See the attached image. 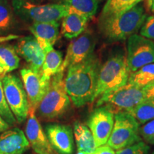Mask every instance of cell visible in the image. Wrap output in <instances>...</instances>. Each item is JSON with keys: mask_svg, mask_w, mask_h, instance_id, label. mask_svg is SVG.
I'll use <instances>...</instances> for the list:
<instances>
[{"mask_svg": "<svg viewBox=\"0 0 154 154\" xmlns=\"http://www.w3.org/2000/svg\"><path fill=\"white\" fill-rule=\"evenodd\" d=\"M101 65L99 58L93 54L67 69L65 89L75 106L82 107L94 101Z\"/></svg>", "mask_w": 154, "mask_h": 154, "instance_id": "6da1fadb", "label": "cell"}, {"mask_svg": "<svg viewBox=\"0 0 154 154\" xmlns=\"http://www.w3.org/2000/svg\"><path fill=\"white\" fill-rule=\"evenodd\" d=\"M147 17L143 6L138 4L124 14L100 17L99 28L108 42H123L141 29Z\"/></svg>", "mask_w": 154, "mask_h": 154, "instance_id": "7a4b0ae2", "label": "cell"}, {"mask_svg": "<svg viewBox=\"0 0 154 154\" xmlns=\"http://www.w3.org/2000/svg\"><path fill=\"white\" fill-rule=\"evenodd\" d=\"M64 72H58L51 78L49 88L36 108L35 113L44 120L58 119L71 106V99L64 86Z\"/></svg>", "mask_w": 154, "mask_h": 154, "instance_id": "3957f363", "label": "cell"}, {"mask_svg": "<svg viewBox=\"0 0 154 154\" xmlns=\"http://www.w3.org/2000/svg\"><path fill=\"white\" fill-rule=\"evenodd\" d=\"M129 75L126 55L123 51L113 53L101 65L94 101L106 92L126 84Z\"/></svg>", "mask_w": 154, "mask_h": 154, "instance_id": "277c9868", "label": "cell"}, {"mask_svg": "<svg viewBox=\"0 0 154 154\" xmlns=\"http://www.w3.org/2000/svg\"><path fill=\"white\" fill-rule=\"evenodd\" d=\"M98 99L96 107L105 106L113 114L128 112L146 100L143 88L130 83L106 92Z\"/></svg>", "mask_w": 154, "mask_h": 154, "instance_id": "5b68a950", "label": "cell"}, {"mask_svg": "<svg viewBox=\"0 0 154 154\" xmlns=\"http://www.w3.org/2000/svg\"><path fill=\"white\" fill-rule=\"evenodd\" d=\"M12 7L15 14L33 23L59 22L69 14L61 3L36 5L25 0H13Z\"/></svg>", "mask_w": 154, "mask_h": 154, "instance_id": "8992f818", "label": "cell"}, {"mask_svg": "<svg viewBox=\"0 0 154 154\" xmlns=\"http://www.w3.org/2000/svg\"><path fill=\"white\" fill-rule=\"evenodd\" d=\"M139 129L140 123L130 113H116L113 130L106 144L116 151L131 146L142 140Z\"/></svg>", "mask_w": 154, "mask_h": 154, "instance_id": "52a82bcc", "label": "cell"}, {"mask_svg": "<svg viewBox=\"0 0 154 154\" xmlns=\"http://www.w3.org/2000/svg\"><path fill=\"white\" fill-rule=\"evenodd\" d=\"M2 84L6 100L17 122L23 123L28 118L30 110L28 96L24 84L14 74L5 75Z\"/></svg>", "mask_w": 154, "mask_h": 154, "instance_id": "ba28073f", "label": "cell"}, {"mask_svg": "<svg viewBox=\"0 0 154 154\" xmlns=\"http://www.w3.org/2000/svg\"><path fill=\"white\" fill-rule=\"evenodd\" d=\"M126 60L130 73L154 63V41L139 34H134L127 42Z\"/></svg>", "mask_w": 154, "mask_h": 154, "instance_id": "9c48e42d", "label": "cell"}, {"mask_svg": "<svg viewBox=\"0 0 154 154\" xmlns=\"http://www.w3.org/2000/svg\"><path fill=\"white\" fill-rule=\"evenodd\" d=\"M96 44L95 35L89 29H86L78 37L74 38L67 48L59 72H64L69 66L82 62L93 54Z\"/></svg>", "mask_w": 154, "mask_h": 154, "instance_id": "30bf717a", "label": "cell"}, {"mask_svg": "<svg viewBox=\"0 0 154 154\" xmlns=\"http://www.w3.org/2000/svg\"><path fill=\"white\" fill-rule=\"evenodd\" d=\"M88 127L93 134L96 148L107 143L114 124V114L105 106H99L91 113Z\"/></svg>", "mask_w": 154, "mask_h": 154, "instance_id": "8fae6325", "label": "cell"}, {"mask_svg": "<svg viewBox=\"0 0 154 154\" xmlns=\"http://www.w3.org/2000/svg\"><path fill=\"white\" fill-rule=\"evenodd\" d=\"M20 74L28 96L30 109L36 111L38 105L47 93L51 80L43 79L40 72L30 68L22 69Z\"/></svg>", "mask_w": 154, "mask_h": 154, "instance_id": "7c38bea8", "label": "cell"}, {"mask_svg": "<svg viewBox=\"0 0 154 154\" xmlns=\"http://www.w3.org/2000/svg\"><path fill=\"white\" fill-rule=\"evenodd\" d=\"M26 136L30 146L37 154H57L51 147L47 134L38 122L35 111L30 109L25 128Z\"/></svg>", "mask_w": 154, "mask_h": 154, "instance_id": "4fadbf2b", "label": "cell"}, {"mask_svg": "<svg viewBox=\"0 0 154 154\" xmlns=\"http://www.w3.org/2000/svg\"><path fill=\"white\" fill-rule=\"evenodd\" d=\"M47 134L51 147L57 154H72L74 142L72 128L69 126L51 124L46 126Z\"/></svg>", "mask_w": 154, "mask_h": 154, "instance_id": "5bb4252c", "label": "cell"}, {"mask_svg": "<svg viewBox=\"0 0 154 154\" xmlns=\"http://www.w3.org/2000/svg\"><path fill=\"white\" fill-rule=\"evenodd\" d=\"M17 54L29 65V68L40 72L45 59L46 53L42 49L34 36H25L19 40L14 46Z\"/></svg>", "mask_w": 154, "mask_h": 154, "instance_id": "9a60e30c", "label": "cell"}, {"mask_svg": "<svg viewBox=\"0 0 154 154\" xmlns=\"http://www.w3.org/2000/svg\"><path fill=\"white\" fill-rule=\"evenodd\" d=\"M29 147V142L20 128H14L0 135V154H23Z\"/></svg>", "mask_w": 154, "mask_h": 154, "instance_id": "2e32d148", "label": "cell"}, {"mask_svg": "<svg viewBox=\"0 0 154 154\" xmlns=\"http://www.w3.org/2000/svg\"><path fill=\"white\" fill-rule=\"evenodd\" d=\"M59 22L33 23L30 26V32L46 54L54 49L59 34Z\"/></svg>", "mask_w": 154, "mask_h": 154, "instance_id": "e0dca14e", "label": "cell"}, {"mask_svg": "<svg viewBox=\"0 0 154 154\" xmlns=\"http://www.w3.org/2000/svg\"><path fill=\"white\" fill-rule=\"evenodd\" d=\"M89 20L84 17L69 13L62 19L61 34L68 39H74L86 29Z\"/></svg>", "mask_w": 154, "mask_h": 154, "instance_id": "ac0fdd59", "label": "cell"}, {"mask_svg": "<svg viewBox=\"0 0 154 154\" xmlns=\"http://www.w3.org/2000/svg\"><path fill=\"white\" fill-rule=\"evenodd\" d=\"M74 133L78 151L91 154L95 151L96 149L95 140L88 126L76 121L74 124Z\"/></svg>", "mask_w": 154, "mask_h": 154, "instance_id": "d6986e66", "label": "cell"}, {"mask_svg": "<svg viewBox=\"0 0 154 154\" xmlns=\"http://www.w3.org/2000/svg\"><path fill=\"white\" fill-rule=\"evenodd\" d=\"M69 13H74L91 19L95 16L99 7V0H61Z\"/></svg>", "mask_w": 154, "mask_h": 154, "instance_id": "ffe728a7", "label": "cell"}, {"mask_svg": "<svg viewBox=\"0 0 154 154\" xmlns=\"http://www.w3.org/2000/svg\"><path fill=\"white\" fill-rule=\"evenodd\" d=\"M20 58L14 46L0 45V75L5 76L19 66Z\"/></svg>", "mask_w": 154, "mask_h": 154, "instance_id": "44dd1931", "label": "cell"}, {"mask_svg": "<svg viewBox=\"0 0 154 154\" xmlns=\"http://www.w3.org/2000/svg\"><path fill=\"white\" fill-rule=\"evenodd\" d=\"M63 63L62 53L54 49L50 50L46 54L45 59L40 70V74L44 80H51L54 75L60 70Z\"/></svg>", "mask_w": 154, "mask_h": 154, "instance_id": "7402d4cb", "label": "cell"}, {"mask_svg": "<svg viewBox=\"0 0 154 154\" xmlns=\"http://www.w3.org/2000/svg\"><path fill=\"white\" fill-rule=\"evenodd\" d=\"M143 0H107L100 17H111L124 14Z\"/></svg>", "mask_w": 154, "mask_h": 154, "instance_id": "603a6c76", "label": "cell"}, {"mask_svg": "<svg viewBox=\"0 0 154 154\" xmlns=\"http://www.w3.org/2000/svg\"><path fill=\"white\" fill-rule=\"evenodd\" d=\"M14 11L7 0H0V36L10 32L15 24Z\"/></svg>", "mask_w": 154, "mask_h": 154, "instance_id": "cb8c5ba5", "label": "cell"}, {"mask_svg": "<svg viewBox=\"0 0 154 154\" xmlns=\"http://www.w3.org/2000/svg\"><path fill=\"white\" fill-rule=\"evenodd\" d=\"M153 81H154V63H149L136 72L130 73L128 83L143 88Z\"/></svg>", "mask_w": 154, "mask_h": 154, "instance_id": "d4e9b609", "label": "cell"}, {"mask_svg": "<svg viewBox=\"0 0 154 154\" xmlns=\"http://www.w3.org/2000/svg\"><path fill=\"white\" fill-rule=\"evenodd\" d=\"M140 124L154 119V100H145L131 110L128 111Z\"/></svg>", "mask_w": 154, "mask_h": 154, "instance_id": "484cf974", "label": "cell"}, {"mask_svg": "<svg viewBox=\"0 0 154 154\" xmlns=\"http://www.w3.org/2000/svg\"><path fill=\"white\" fill-rule=\"evenodd\" d=\"M3 76V75H0V116L9 126H11L16 125L17 121L6 100L2 84Z\"/></svg>", "mask_w": 154, "mask_h": 154, "instance_id": "4316f807", "label": "cell"}, {"mask_svg": "<svg viewBox=\"0 0 154 154\" xmlns=\"http://www.w3.org/2000/svg\"><path fill=\"white\" fill-rule=\"evenodd\" d=\"M150 146L143 140L133 144L131 146L117 150L116 154H149Z\"/></svg>", "mask_w": 154, "mask_h": 154, "instance_id": "83f0119b", "label": "cell"}, {"mask_svg": "<svg viewBox=\"0 0 154 154\" xmlns=\"http://www.w3.org/2000/svg\"><path fill=\"white\" fill-rule=\"evenodd\" d=\"M139 133L143 141L150 145H154V119L140 127Z\"/></svg>", "mask_w": 154, "mask_h": 154, "instance_id": "f1b7e54d", "label": "cell"}, {"mask_svg": "<svg viewBox=\"0 0 154 154\" xmlns=\"http://www.w3.org/2000/svg\"><path fill=\"white\" fill-rule=\"evenodd\" d=\"M140 35L154 41V14L147 17L140 29Z\"/></svg>", "mask_w": 154, "mask_h": 154, "instance_id": "f546056e", "label": "cell"}, {"mask_svg": "<svg viewBox=\"0 0 154 154\" xmlns=\"http://www.w3.org/2000/svg\"><path fill=\"white\" fill-rule=\"evenodd\" d=\"M143 91L146 100H154V81L144 86Z\"/></svg>", "mask_w": 154, "mask_h": 154, "instance_id": "4dcf8cb0", "label": "cell"}, {"mask_svg": "<svg viewBox=\"0 0 154 154\" xmlns=\"http://www.w3.org/2000/svg\"><path fill=\"white\" fill-rule=\"evenodd\" d=\"M91 154H116V152L109 145L105 144L96 148L95 151Z\"/></svg>", "mask_w": 154, "mask_h": 154, "instance_id": "1f68e13d", "label": "cell"}, {"mask_svg": "<svg viewBox=\"0 0 154 154\" xmlns=\"http://www.w3.org/2000/svg\"><path fill=\"white\" fill-rule=\"evenodd\" d=\"M9 127H10V126L0 116V133H3L6 131L9 130Z\"/></svg>", "mask_w": 154, "mask_h": 154, "instance_id": "d6a6232c", "label": "cell"}, {"mask_svg": "<svg viewBox=\"0 0 154 154\" xmlns=\"http://www.w3.org/2000/svg\"><path fill=\"white\" fill-rule=\"evenodd\" d=\"M146 4L147 5L148 9H149L151 12L154 14V0H149Z\"/></svg>", "mask_w": 154, "mask_h": 154, "instance_id": "836d02e7", "label": "cell"}, {"mask_svg": "<svg viewBox=\"0 0 154 154\" xmlns=\"http://www.w3.org/2000/svg\"><path fill=\"white\" fill-rule=\"evenodd\" d=\"M77 154H86V153H84V152H83V151H78Z\"/></svg>", "mask_w": 154, "mask_h": 154, "instance_id": "e575fe53", "label": "cell"}, {"mask_svg": "<svg viewBox=\"0 0 154 154\" xmlns=\"http://www.w3.org/2000/svg\"><path fill=\"white\" fill-rule=\"evenodd\" d=\"M151 154H154V150H153V152H152V153H151Z\"/></svg>", "mask_w": 154, "mask_h": 154, "instance_id": "d590c367", "label": "cell"}, {"mask_svg": "<svg viewBox=\"0 0 154 154\" xmlns=\"http://www.w3.org/2000/svg\"><path fill=\"white\" fill-rule=\"evenodd\" d=\"M148 1H149V0H146V2H148Z\"/></svg>", "mask_w": 154, "mask_h": 154, "instance_id": "8d00e7d4", "label": "cell"}, {"mask_svg": "<svg viewBox=\"0 0 154 154\" xmlns=\"http://www.w3.org/2000/svg\"><path fill=\"white\" fill-rule=\"evenodd\" d=\"M99 2H101V1H103V0H99Z\"/></svg>", "mask_w": 154, "mask_h": 154, "instance_id": "74e56055", "label": "cell"}]
</instances>
